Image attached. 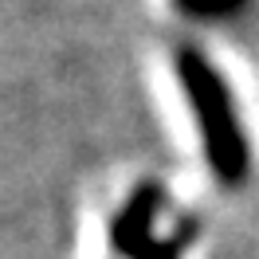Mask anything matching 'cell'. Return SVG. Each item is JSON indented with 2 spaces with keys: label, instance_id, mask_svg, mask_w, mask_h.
I'll return each mask as SVG.
<instances>
[{
  "label": "cell",
  "instance_id": "obj_3",
  "mask_svg": "<svg viewBox=\"0 0 259 259\" xmlns=\"http://www.w3.org/2000/svg\"><path fill=\"white\" fill-rule=\"evenodd\" d=\"M181 8H189V12H196V16H204V12H224V8H232L236 0H177Z\"/></svg>",
  "mask_w": 259,
  "mask_h": 259
},
{
  "label": "cell",
  "instance_id": "obj_2",
  "mask_svg": "<svg viewBox=\"0 0 259 259\" xmlns=\"http://www.w3.org/2000/svg\"><path fill=\"white\" fill-rule=\"evenodd\" d=\"M153 204H157L153 189H142V193L130 200V208L114 224V247L118 251H138L142 247V240H146V232H149V220H153Z\"/></svg>",
  "mask_w": 259,
  "mask_h": 259
},
{
  "label": "cell",
  "instance_id": "obj_1",
  "mask_svg": "<svg viewBox=\"0 0 259 259\" xmlns=\"http://www.w3.org/2000/svg\"><path fill=\"white\" fill-rule=\"evenodd\" d=\"M181 79H185V91H189V102L196 110V122L208 138V153L212 165L220 169V177L236 181L243 169V142H240V126H236V114L228 106V95L216 71H212L200 55L185 51L181 55Z\"/></svg>",
  "mask_w": 259,
  "mask_h": 259
}]
</instances>
